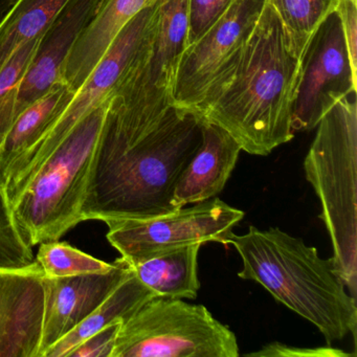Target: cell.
Returning <instances> with one entry per match:
<instances>
[{"label": "cell", "mask_w": 357, "mask_h": 357, "mask_svg": "<svg viewBox=\"0 0 357 357\" xmlns=\"http://www.w3.org/2000/svg\"><path fill=\"white\" fill-rule=\"evenodd\" d=\"M277 12L301 57L321 22L336 10L337 0H267Z\"/></svg>", "instance_id": "21"}, {"label": "cell", "mask_w": 357, "mask_h": 357, "mask_svg": "<svg viewBox=\"0 0 357 357\" xmlns=\"http://www.w3.org/2000/svg\"><path fill=\"white\" fill-rule=\"evenodd\" d=\"M110 98L79 121L10 206L31 248L60 240L84 221L83 204Z\"/></svg>", "instance_id": "5"}, {"label": "cell", "mask_w": 357, "mask_h": 357, "mask_svg": "<svg viewBox=\"0 0 357 357\" xmlns=\"http://www.w3.org/2000/svg\"><path fill=\"white\" fill-rule=\"evenodd\" d=\"M160 3L162 0L142 10L122 29L103 59L59 118L34 145L16 156L1 171L10 206L22 195L41 165L57 149L79 121L109 99L133 68L149 54Z\"/></svg>", "instance_id": "6"}, {"label": "cell", "mask_w": 357, "mask_h": 357, "mask_svg": "<svg viewBox=\"0 0 357 357\" xmlns=\"http://www.w3.org/2000/svg\"><path fill=\"white\" fill-rule=\"evenodd\" d=\"M204 120L172 104L112 95L83 204L84 221L147 220L178 210L173 194L202 144Z\"/></svg>", "instance_id": "1"}, {"label": "cell", "mask_w": 357, "mask_h": 357, "mask_svg": "<svg viewBox=\"0 0 357 357\" xmlns=\"http://www.w3.org/2000/svg\"><path fill=\"white\" fill-rule=\"evenodd\" d=\"M242 259L238 277L257 282L278 302L317 327L327 346L348 334L356 335L357 306L352 294L334 271L332 258L319 257L278 227L261 231L250 225L244 235L229 236Z\"/></svg>", "instance_id": "3"}, {"label": "cell", "mask_w": 357, "mask_h": 357, "mask_svg": "<svg viewBox=\"0 0 357 357\" xmlns=\"http://www.w3.org/2000/svg\"><path fill=\"white\" fill-rule=\"evenodd\" d=\"M243 217L241 210L216 196L147 220L108 221L107 240L131 264L189 244L218 242L229 246V236Z\"/></svg>", "instance_id": "9"}, {"label": "cell", "mask_w": 357, "mask_h": 357, "mask_svg": "<svg viewBox=\"0 0 357 357\" xmlns=\"http://www.w3.org/2000/svg\"><path fill=\"white\" fill-rule=\"evenodd\" d=\"M233 1L234 0H189L187 47L193 45L200 37L204 36L222 17Z\"/></svg>", "instance_id": "24"}, {"label": "cell", "mask_w": 357, "mask_h": 357, "mask_svg": "<svg viewBox=\"0 0 357 357\" xmlns=\"http://www.w3.org/2000/svg\"><path fill=\"white\" fill-rule=\"evenodd\" d=\"M107 0H68L43 33L36 56L17 87L16 118L56 83L79 37ZM64 82V81H63ZM16 120V119H15Z\"/></svg>", "instance_id": "14"}, {"label": "cell", "mask_w": 357, "mask_h": 357, "mask_svg": "<svg viewBox=\"0 0 357 357\" xmlns=\"http://www.w3.org/2000/svg\"><path fill=\"white\" fill-rule=\"evenodd\" d=\"M131 273L130 265L121 257L106 273L43 277L45 319L39 357H45L55 342L84 321Z\"/></svg>", "instance_id": "13"}, {"label": "cell", "mask_w": 357, "mask_h": 357, "mask_svg": "<svg viewBox=\"0 0 357 357\" xmlns=\"http://www.w3.org/2000/svg\"><path fill=\"white\" fill-rule=\"evenodd\" d=\"M36 261L47 278L106 273L114 267V262H104L59 240L40 243Z\"/></svg>", "instance_id": "22"}, {"label": "cell", "mask_w": 357, "mask_h": 357, "mask_svg": "<svg viewBox=\"0 0 357 357\" xmlns=\"http://www.w3.org/2000/svg\"><path fill=\"white\" fill-rule=\"evenodd\" d=\"M202 245L171 248L129 265L135 277L158 296L194 300L200 289L198 255Z\"/></svg>", "instance_id": "17"}, {"label": "cell", "mask_w": 357, "mask_h": 357, "mask_svg": "<svg viewBox=\"0 0 357 357\" xmlns=\"http://www.w3.org/2000/svg\"><path fill=\"white\" fill-rule=\"evenodd\" d=\"M36 262L31 246L16 227L0 173V269H20Z\"/></svg>", "instance_id": "23"}, {"label": "cell", "mask_w": 357, "mask_h": 357, "mask_svg": "<svg viewBox=\"0 0 357 357\" xmlns=\"http://www.w3.org/2000/svg\"><path fill=\"white\" fill-rule=\"evenodd\" d=\"M302 61L266 0L229 82L200 116L225 129L243 151L268 155L294 139Z\"/></svg>", "instance_id": "2"}, {"label": "cell", "mask_w": 357, "mask_h": 357, "mask_svg": "<svg viewBox=\"0 0 357 357\" xmlns=\"http://www.w3.org/2000/svg\"><path fill=\"white\" fill-rule=\"evenodd\" d=\"M160 0H107L75 43L62 79L76 93L103 59L122 29L137 13Z\"/></svg>", "instance_id": "16"}, {"label": "cell", "mask_w": 357, "mask_h": 357, "mask_svg": "<svg viewBox=\"0 0 357 357\" xmlns=\"http://www.w3.org/2000/svg\"><path fill=\"white\" fill-rule=\"evenodd\" d=\"M20 0H0V26L11 13Z\"/></svg>", "instance_id": "28"}, {"label": "cell", "mask_w": 357, "mask_h": 357, "mask_svg": "<svg viewBox=\"0 0 357 357\" xmlns=\"http://www.w3.org/2000/svg\"><path fill=\"white\" fill-rule=\"evenodd\" d=\"M237 338L204 305L154 296L123 321L112 357H238Z\"/></svg>", "instance_id": "7"}, {"label": "cell", "mask_w": 357, "mask_h": 357, "mask_svg": "<svg viewBox=\"0 0 357 357\" xmlns=\"http://www.w3.org/2000/svg\"><path fill=\"white\" fill-rule=\"evenodd\" d=\"M75 95L63 81L56 83L43 97L28 106L16 118L0 148V173L16 156L34 145L47 132Z\"/></svg>", "instance_id": "19"}, {"label": "cell", "mask_w": 357, "mask_h": 357, "mask_svg": "<svg viewBox=\"0 0 357 357\" xmlns=\"http://www.w3.org/2000/svg\"><path fill=\"white\" fill-rule=\"evenodd\" d=\"M241 146L225 129L204 122L202 144L179 177L173 206L183 208L216 197L237 164Z\"/></svg>", "instance_id": "15"}, {"label": "cell", "mask_w": 357, "mask_h": 357, "mask_svg": "<svg viewBox=\"0 0 357 357\" xmlns=\"http://www.w3.org/2000/svg\"><path fill=\"white\" fill-rule=\"evenodd\" d=\"M342 22L336 11L317 28L303 57L292 114V129L310 131L347 96L356 93Z\"/></svg>", "instance_id": "10"}, {"label": "cell", "mask_w": 357, "mask_h": 357, "mask_svg": "<svg viewBox=\"0 0 357 357\" xmlns=\"http://www.w3.org/2000/svg\"><path fill=\"white\" fill-rule=\"evenodd\" d=\"M266 0H234L222 17L181 55L172 100L200 116L236 70Z\"/></svg>", "instance_id": "8"}, {"label": "cell", "mask_w": 357, "mask_h": 357, "mask_svg": "<svg viewBox=\"0 0 357 357\" xmlns=\"http://www.w3.org/2000/svg\"><path fill=\"white\" fill-rule=\"evenodd\" d=\"M356 93L338 101L319 121L304 160L305 174L321 202V220L333 246L334 271L356 296Z\"/></svg>", "instance_id": "4"}, {"label": "cell", "mask_w": 357, "mask_h": 357, "mask_svg": "<svg viewBox=\"0 0 357 357\" xmlns=\"http://www.w3.org/2000/svg\"><path fill=\"white\" fill-rule=\"evenodd\" d=\"M68 0H20L0 26V70L16 51L41 36Z\"/></svg>", "instance_id": "20"}, {"label": "cell", "mask_w": 357, "mask_h": 357, "mask_svg": "<svg viewBox=\"0 0 357 357\" xmlns=\"http://www.w3.org/2000/svg\"><path fill=\"white\" fill-rule=\"evenodd\" d=\"M38 263L0 269V357H39L45 294Z\"/></svg>", "instance_id": "12"}, {"label": "cell", "mask_w": 357, "mask_h": 357, "mask_svg": "<svg viewBox=\"0 0 357 357\" xmlns=\"http://www.w3.org/2000/svg\"><path fill=\"white\" fill-rule=\"evenodd\" d=\"M188 8L189 0H162L149 54L129 73L116 93L173 104V84L187 47Z\"/></svg>", "instance_id": "11"}, {"label": "cell", "mask_w": 357, "mask_h": 357, "mask_svg": "<svg viewBox=\"0 0 357 357\" xmlns=\"http://www.w3.org/2000/svg\"><path fill=\"white\" fill-rule=\"evenodd\" d=\"M154 296H160L142 283L132 271L84 321L55 342L45 357H68L85 338L112 324L127 321Z\"/></svg>", "instance_id": "18"}, {"label": "cell", "mask_w": 357, "mask_h": 357, "mask_svg": "<svg viewBox=\"0 0 357 357\" xmlns=\"http://www.w3.org/2000/svg\"><path fill=\"white\" fill-rule=\"evenodd\" d=\"M335 11L342 22L353 72L357 75V0H337Z\"/></svg>", "instance_id": "27"}, {"label": "cell", "mask_w": 357, "mask_h": 357, "mask_svg": "<svg viewBox=\"0 0 357 357\" xmlns=\"http://www.w3.org/2000/svg\"><path fill=\"white\" fill-rule=\"evenodd\" d=\"M122 324H112L85 338L68 353V357H112Z\"/></svg>", "instance_id": "25"}, {"label": "cell", "mask_w": 357, "mask_h": 357, "mask_svg": "<svg viewBox=\"0 0 357 357\" xmlns=\"http://www.w3.org/2000/svg\"><path fill=\"white\" fill-rule=\"evenodd\" d=\"M351 353L344 352L332 347H319V348H296L287 346L282 342H269L257 352L244 354V356L254 357H351L355 356Z\"/></svg>", "instance_id": "26"}]
</instances>
